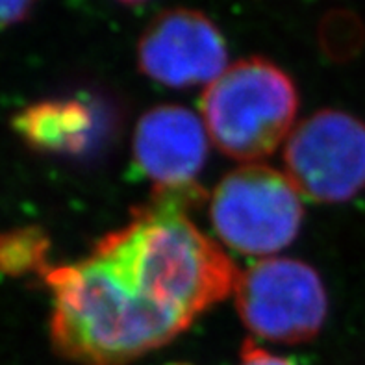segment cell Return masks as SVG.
Masks as SVG:
<instances>
[{"label": "cell", "instance_id": "1", "mask_svg": "<svg viewBox=\"0 0 365 365\" xmlns=\"http://www.w3.org/2000/svg\"><path fill=\"white\" fill-rule=\"evenodd\" d=\"M43 280L52 293V347L71 364L130 365L182 334L135 299L95 250L51 267Z\"/></svg>", "mask_w": 365, "mask_h": 365}, {"label": "cell", "instance_id": "2", "mask_svg": "<svg viewBox=\"0 0 365 365\" xmlns=\"http://www.w3.org/2000/svg\"><path fill=\"white\" fill-rule=\"evenodd\" d=\"M299 91L284 69L265 58H245L206 86L202 120L215 147L237 162L258 163L295 128Z\"/></svg>", "mask_w": 365, "mask_h": 365}, {"label": "cell", "instance_id": "3", "mask_svg": "<svg viewBox=\"0 0 365 365\" xmlns=\"http://www.w3.org/2000/svg\"><path fill=\"white\" fill-rule=\"evenodd\" d=\"M304 208L301 191L280 173L247 163L217 184L210 199V221L219 240L249 256L274 255L301 232Z\"/></svg>", "mask_w": 365, "mask_h": 365}, {"label": "cell", "instance_id": "4", "mask_svg": "<svg viewBox=\"0 0 365 365\" xmlns=\"http://www.w3.org/2000/svg\"><path fill=\"white\" fill-rule=\"evenodd\" d=\"M236 308L247 329L274 343H304L323 329L329 297L319 273L295 258H265L236 282Z\"/></svg>", "mask_w": 365, "mask_h": 365}, {"label": "cell", "instance_id": "5", "mask_svg": "<svg viewBox=\"0 0 365 365\" xmlns=\"http://www.w3.org/2000/svg\"><path fill=\"white\" fill-rule=\"evenodd\" d=\"M286 175L315 202H347L365 190V123L321 110L293 128L284 147Z\"/></svg>", "mask_w": 365, "mask_h": 365}, {"label": "cell", "instance_id": "6", "mask_svg": "<svg viewBox=\"0 0 365 365\" xmlns=\"http://www.w3.org/2000/svg\"><path fill=\"white\" fill-rule=\"evenodd\" d=\"M141 73L167 88H193L217 80L228 67V46L210 17L191 8L162 11L138 43Z\"/></svg>", "mask_w": 365, "mask_h": 365}, {"label": "cell", "instance_id": "7", "mask_svg": "<svg viewBox=\"0 0 365 365\" xmlns=\"http://www.w3.org/2000/svg\"><path fill=\"white\" fill-rule=\"evenodd\" d=\"M208 130L193 111L162 104L141 115L134 130V160L156 190L195 185L208 160Z\"/></svg>", "mask_w": 365, "mask_h": 365}, {"label": "cell", "instance_id": "8", "mask_svg": "<svg viewBox=\"0 0 365 365\" xmlns=\"http://www.w3.org/2000/svg\"><path fill=\"white\" fill-rule=\"evenodd\" d=\"M11 126L34 150L82 156L97 145L104 132V119L97 104L80 97H63L34 102L19 111Z\"/></svg>", "mask_w": 365, "mask_h": 365}, {"label": "cell", "instance_id": "9", "mask_svg": "<svg viewBox=\"0 0 365 365\" xmlns=\"http://www.w3.org/2000/svg\"><path fill=\"white\" fill-rule=\"evenodd\" d=\"M51 240L41 228L24 227L0 232V273L8 277L41 274L48 265Z\"/></svg>", "mask_w": 365, "mask_h": 365}, {"label": "cell", "instance_id": "10", "mask_svg": "<svg viewBox=\"0 0 365 365\" xmlns=\"http://www.w3.org/2000/svg\"><path fill=\"white\" fill-rule=\"evenodd\" d=\"M237 365H295L293 361H289L287 358L278 356L273 352L265 351L259 345H256L252 339H247L243 343L240 352V364Z\"/></svg>", "mask_w": 365, "mask_h": 365}, {"label": "cell", "instance_id": "11", "mask_svg": "<svg viewBox=\"0 0 365 365\" xmlns=\"http://www.w3.org/2000/svg\"><path fill=\"white\" fill-rule=\"evenodd\" d=\"M36 2L37 0H0V30L24 21Z\"/></svg>", "mask_w": 365, "mask_h": 365}, {"label": "cell", "instance_id": "12", "mask_svg": "<svg viewBox=\"0 0 365 365\" xmlns=\"http://www.w3.org/2000/svg\"><path fill=\"white\" fill-rule=\"evenodd\" d=\"M123 4H139V2H143V0H119Z\"/></svg>", "mask_w": 365, "mask_h": 365}, {"label": "cell", "instance_id": "13", "mask_svg": "<svg viewBox=\"0 0 365 365\" xmlns=\"http://www.w3.org/2000/svg\"><path fill=\"white\" fill-rule=\"evenodd\" d=\"M167 365H193V364H187V361H173V364H167Z\"/></svg>", "mask_w": 365, "mask_h": 365}]
</instances>
